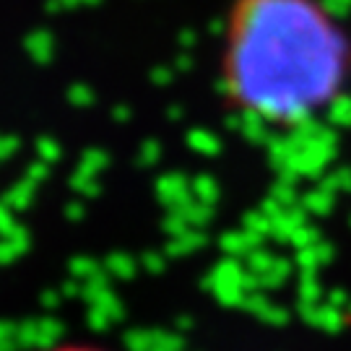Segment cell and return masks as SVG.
<instances>
[{"mask_svg":"<svg viewBox=\"0 0 351 351\" xmlns=\"http://www.w3.org/2000/svg\"><path fill=\"white\" fill-rule=\"evenodd\" d=\"M60 351H94V349H75V346H71V349H60Z\"/></svg>","mask_w":351,"mask_h":351,"instance_id":"6da1fadb","label":"cell"}]
</instances>
